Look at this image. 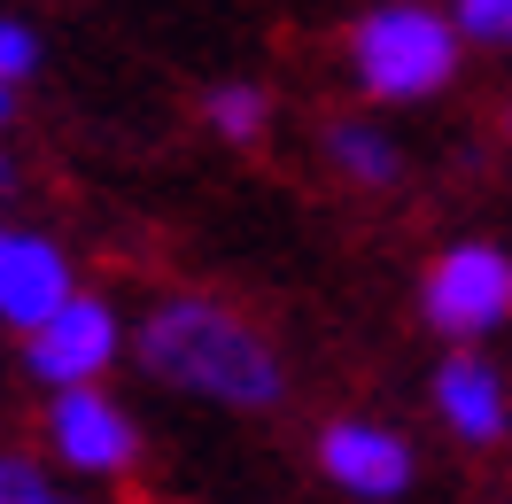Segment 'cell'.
I'll list each match as a JSON object with an SVG mask.
<instances>
[{
    "label": "cell",
    "instance_id": "6da1fadb",
    "mask_svg": "<svg viewBox=\"0 0 512 504\" xmlns=\"http://www.w3.org/2000/svg\"><path fill=\"white\" fill-rule=\"evenodd\" d=\"M132 357H140V373L156 388L194 396V404H218V411H280L288 404L280 342L249 311H233L225 295H202V287L156 295L140 311V326H132Z\"/></svg>",
    "mask_w": 512,
    "mask_h": 504
},
{
    "label": "cell",
    "instance_id": "7a4b0ae2",
    "mask_svg": "<svg viewBox=\"0 0 512 504\" xmlns=\"http://www.w3.org/2000/svg\"><path fill=\"white\" fill-rule=\"evenodd\" d=\"M458 16L427 0H381L350 24V70L373 101H435L458 78Z\"/></svg>",
    "mask_w": 512,
    "mask_h": 504
},
{
    "label": "cell",
    "instance_id": "3957f363",
    "mask_svg": "<svg viewBox=\"0 0 512 504\" xmlns=\"http://www.w3.org/2000/svg\"><path fill=\"white\" fill-rule=\"evenodd\" d=\"M419 318L443 334L450 349H481L489 334L512 326V249L497 241H450L435 264L419 272Z\"/></svg>",
    "mask_w": 512,
    "mask_h": 504
},
{
    "label": "cell",
    "instance_id": "277c9868",
    "mask_svg": "<svg viewBox=\"0 0 512 504\" xmlns=\"http://www.w3.org/2000/svg\"><path fill=\"white\" fill-rule=\"evenodd\" d=\"M125 349H132V326L117 318V303L78 287L47 326L24 334V373H32L47 396H55V388H101V380L117 373Z\"/></svg>",
    "mask_w": 512,
    "mask_h": 504
},
{
    "label": "cell",
    "instance_id": "5b68a950",
    "mask_svg": "<svg viewBox=\"0 0 512 504\" xmlns=\"http://www.w3.org/2000/svg\"><path fill=\"white\" fill-rule=\"evenodd\" d=\"M39 435H47V458L78 481H125L140 466V419L109 388H55Z\"/></svg>",
    "mask_w": 512,
    "mask_h": 504
},
{
    "label": "cell",
    "instance_id": "8992f818",
    "mask_svg": "<svg viewBox=\"0 0 512 504\" xmlns=\"http://www.w3.org/2000/svg\"><path fill=\"white\" fill-rule=\"evenodd\" d=\"M319 473L357 504H396L419 481V450L404 442V427L350 411V419H326L319 427Z\"/></svg>",
    "mask_w": 512,
    "mask_h": 504
},
{
    "label": "cell",
    "instance_id": "52a82bcc",
    "mask_svg": "<svg viewBox=\"0 0 512 504\" xmlns=\"http://www.w3.org/2000/svg\"><path fill=\"white\" fill-rule=\"evenodd\" d=\"M78 295V264L55 233L39 225H0V326L32 334Z\"/></svg>",
    "mask_w": 512,
    "mask_h": 504
},
{
    "label": "cell",
    "instance_id": "ba28073f",
    "mask_svg": "<svg viewBox=\"0 0 512 504\" xmlns=\"http://www.w3.org/2000/svg\"><path fill=\"white\" fill-rule=\"evenodd\" d=\"M427 404H435V419H443V435L458 442V450H497V442L512 435V388H505V373H497L481 349H466V342L435 365Z\"/></svg>",
    "mask_w": 512,
    "mask_h": 504
},
{
    "label": "cell",
    "instance_id": "9c48e42d",
    "mask_svg": "<svg viewBox=\"0 0 512 504\" xmlns=\"http://www.w3.org/2000/svg\"><path fill=\"white\" fill-rule=\"evenodd\" d=\"M319 156L334 163V179L357 187V194L404 187V148H396L381 125H365V117H334V125L319 132Z\"/></svg>",
    "mask_w": 512,
    "mask_h": 504
},
{
    "label": "cell",
    "instance_id": "30bf717a",
    "mask_svg": "<svg viewBox=\"0 0 512 504\" xmlns=\"http://www.w3.org/2000/svg\"><path fill=\"white\" fill-rule=\"evenodd\" d=\"M202 125L218 132L225 148H256L264 125H272V94L249 86V78H225V86H210V101H202Z\"/></svg>",
    "mask_w": 512,
    "mask_h": 504
},
{
    "label": "cell",
    "instance_id": "8fae6325",
    "mask_svg": "<svg viewBox=\"0 0 512 504\" xmlns=\"http://www.w3.org/2000/svg\"><path fill=\"white\" fill-rule=\"evenodd\" d=\"M0 504H78L32 450H0Z\"/></svg>",
    "mask_w": 512,
    "mask_h": 504
},
{
    "label": "cell",
    "instance_id": "7c38bea8",
    "mask_svg": "<svg viewBox=\"0 0 512 504\" xmlns=\"http://www.w3.org/2000/svg\"><path fill=\"white\" fill-rule=\"evenodd\" d=\"M450 16H458V32L474 47H505L512 55V0H458Z\"/></svg>",
    "mask_w": 512,
    "mask_h": 504
},
{
    "label": "cell",
    "instance_id": "4fadbf2b",
    "mask_svg": "<svg viewBox=\"0 0 512 504\" xmlns=\"http://www.w3.org/2000/svg\"><path fill=\"white\" fill-rule=\"evenodd\" d=\"M32 70H39V39H32V24L0 16V78H8V86H24Z\"/></svg>",
    "mask_w": 512,
    "mask_h": 504
},
{
    "label": "cell",
    "instance_id": "5bb4252c",
    "mask_svg": "<svg viewBox=\"0 0 512 504\" xmlns=\"http://www.w3.org/2000/svg\"><path fill=\"white\" fill-rule=\"evenodd\" d=\"M8 117H16V86L0 78V125H8Z\"/></svg>",
    "mask_w": 512,
    "mask_h": 504
},
{
    "label": "cell",
    "instance_id": "9a60e30c",
    "mask_svg": "<svg viewBox=\"0 0 512 504\" xmlns=\"http://www.w3.org/2000/svg\"><path fill=\"white\" fill-rule=\"evenodd\" d=\"M0 194H8V156H0Z\"/></svg>",
    "mask_w": 512,
    "mask_h": 504
},
{
    "label": "cell",
    "instance_id": "2e32d148",
    "mask_svg": "<svg viewBox=\"0 0 512 504\" xmlns=\"http://www.w3.org/2000/svg\"><path fill=\"white\" fill-rule=\"evenodd\" d=\"M505 140H512V101H505Z\"/></svg>",
    "mask_w": 512,
    "mask_h": 504
}]
</instances>
